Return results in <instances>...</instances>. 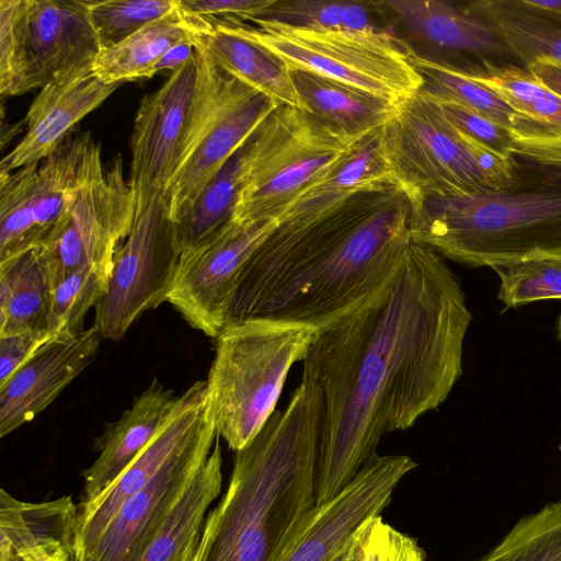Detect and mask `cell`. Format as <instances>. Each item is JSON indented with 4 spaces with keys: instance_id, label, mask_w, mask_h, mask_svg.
<instances>
[{
    "instance_id": "1",
    "label": "cell",
    "mask_w": 561,
    "mask_h": 561,
    "mask_svg": "<svg viewBox=\"0 0 561 561\" xmlns=\"http://www.w3.org/2000/svg\"><path fill=\"white\" fill-rule=\"evenodd\" d=\"M471 320L456 274L412 241L378 291L318 329L301 378L321 398L316 506L352 482L385 435L448 398Z\"/></svg>"
},
{
    "instance_id": "2",
    "label": "cell",
    "mask_w": 561,
    "mask_h": 561,
    "mask_svg": "<svg viewBox=\"0 0 561 561\" xmlns=\"http://www.w3.org/2000/svg\"><path fill=\"white\" fill-rule=\"evenodd\" d=\"M410 218L405 193L389 186L279 225L242 267L226 325L256 318L325 325L393 276L412 242Z\"/></svg>"
},
{
    "instance_id": "3",
    "label": "cell",
    "mask_w": 561,
    "mask_h": 561,
    "mask_svg": "<svg viewBox=\"0 0 561 561\" xmlns=\"http://www.w3.org/2000/svg\"><path fill=\"white\" fill-rule=\"evenodd\" d=\"M320 425V393L301 380L287 407L236 451L193 561H276L316 507Z\"/></svg>"
},
{
    "instance_id": "4",
    "label": "cell",
    "mask_w": 561,
    "mask_h": 561,
    "mask_svg": "<svg viewBox=\"0 0 561 561\" xmlns=\"http://www.w3.org/2000/svg\"><path fill=\"white\" fill-rule=\"evenodd\" d=\"M411 240L470 267L561 254V171L537 185L425 199Z\"/></svg>"
},
{
    "instance_id": "5",
    "label": "cell",
    "mask_w": 561,
    "mask_h": 561,
    "mask_svg": "<svg viewBox=\"0 0 561 561\" xmlns=\"http://www.w3.org/2000/svg\"><path fill=\"white\" fill-rule=\"evenodd\" d=\"M382 156L411 210L428 198L469 196L520 185L515 159L461 135L421 90L401 101L379 129Z\"/></svg>"
},
{
    "instance_id": "6",
    "label": "cell",
    "mask_w": 561,
    "mask_h": 561,
    "mask_svg": "<svg viewBox=\"0 0 561 561\" xmlns=\"http://www.w3.org/2000/svg\"><path fill=\"white\" fill-rule=\"evenodd\" d=\"M318 328L268 319L227 324L206 380L217 434L234 453L261 431L290 368L302 362Z\"/></svg>"
},
{
    "instance_id": "7",
    "label": "cell",
    "mask_w": 561,
    "mask_h": 561,
    "mask_svg": "<svg viewBox=\"0 0 561 561\" xmlns=\"http://www.w3.org/2000/svg\"><path fill=\"white\" fill-rule=\"evenodd\" d=\"M365 137L348 136L305 110L278 105L241 148L243 179L232 222L278 220L301 191Z\"/></svg>"
},
{
    "instance_id": "8",
    "label": "cell",
    "mask_w": 561,
    "mask_h": 561,
    "mask_svg": "<svg viewBox=\"0 0 561 561\" xmlns=\"http://www.w3.org/2000/svg\"><path fill=\"white\" fill-rule=\"evenodd\" d=\"M209 19L264 47L288 70L311 71L396 105L423 87L421 75L387 28L311 30L273 21H254L252 26L231 19Z\"/></svg>"
},
{
    "instance_id": "9",
    "label": "cell",
    "mask_w": 561,
    "mask_h": 561,
    "mask_svg": "<svg viewBox=\"0 0 561 561\" xmlns=\"http://www.w3.org/2000/svg\"><path fill=\"white\" fill-rule=\"evenodd\" d=\"M201 65L175 171L164 192L173 222L187 213L209 180L278 106L216 65Z\"/></svg>"
},
{
    "instance_id": "10",
    "label": "cell",
    "mask_w": 561,
    "mask_h": 561,
    "mask_svg": "<svg viewBox=\"0 0 561 561\" xmlns=\"http://www.w3.org/2000/svg\"><path fill=\"white\" fill-rule=\"evenodd\" d=\"M84 0H0V94L19 96L93 62Z\"/></svg>"
},
{
    "instance_id": "11",
    "label": "cell",
    "mask_w": 561,
    "mask_h": 561,
    "mask_svg": "<svg viewBox=\"0 0 561 561\" xmlns=\"http://www.w3.org/2000/svg\"><path fill=\"white\" fill-rule=\"evenodd\" d=\"M104 168L93 136L71 131L42 161L0 173V262L38 249L73 196Z\"/></svg>"
},
{
    "instance_id": "12",
    "label": "cell",
    "mask_w": 561,
    "mask_h": 561,
    "mask_svg": "<svg viewBox=\"0 0 561 561\" xmlns=\"http://www.w3.org/2000/svg\"><path fill=\"white\" fill-rule=\"evenodd\" d=\"M181 250L164 194L136 205L131 230L117 248L106 291L95 307L103 339L118 341L147 310L168 301Z\"/></svg>"
},
{
    "instance_id": "13",
    "label": "cell",
    "mask_w": 561,
    "mask_h": 561,
    "mask_svg": "<svg viewBox=\"0 0 561 561\" xmlns=\"http://www.w3.org/2000/svg\"><path fill=\"white\" fill-rule=\"evenodd\" d=\"M135 214V196L124 178L122 158L116 156L96 180L73 196L37 249L53 289L84 266L111 272L114 254L129 234Z\"/></svg>"
},
{
    "instance_id": "14",
    "label": "cell",
    "mask_w": 561,
    "mask_h": 561,
    "mask_svg": "<svg viewBox=\"0 0 561 561\" xmlns=\"http://www.w3.org/2000/svg\"><path fill=\"white\" fill-rule=\"evenodd\" d=\"M369 2L401 46L422 58L469 73H480L491 66L522 67L497 33L463 3L445 0Z\"/></svg>"
},
{
    "instance_id": "15",
    "label": "cell",
    "mask_w": 561,
    "mask_h": 561,
    "mask_svg": "<svg viewBox=\"0 0 561 561\" xmlns=\"http://www.w3.org/2000/svg\"><path fill=\"white\" fill-rule=\"evenodd\" d=\"M217 435L210 412L156 476L122 504L77 561H138L210 454Z\"/></svg>"
},
{
    "instance_id": "16",
    "label": "cell",
    "mask_w": 561,
    "mask_h": 561,
    "mask_svg": "<svg viewBox=\"0 0 561 561\" xmlns=\"http://www.w3.org/2000/svg\"><path fill=\"white\" fill-rule=\"evenodd\" d=\"M278 226L277 219L231 222L210 241L182 253L168 302L192 328L217 339L242 267Z\"/></svg>"
},
{
    "instance_id": "17",
    "label": "cell",
    "mask_w": 561,
    "mask_h": 561,
    "mask_svg": "<svg viewBox=\"0 0 561 561\" xmlns=\"http://www.w3.org/2000/svg\"><path fill=\"white\" fill-rule=\"evenodd\" d=\"M199 64L193 57L171 72L136 112L131 135L128 184L136 205L164 194L178 161L196 93Z\"/></svg>"
},
{
    "instance_id": "18",
    "label": "cell",
    "mask_w": 561,
    "mask_h": 561,
    "mask_svg": "<svg viewBox=\"0 0 561 561\" xmlns=\"http://www.w3.org/2000/svg\"><path fill=\"white\" fill-rule=\"evenodd\" d=\"M416 466L407 455H376L340 493L313 508L276 561H331L362 525L381 515Z\"/></svg>"
},
{
    "instance_id": "19",
    "label": "cell",
    "mask_w": 561,
    "mask_h": 561,
    "mask_svg": "<svg viewBox=\"0 0 561 561\" xmlns=\"http://www.w3.org/2000/svg\"><path fill=\"white\" fill-rule=\"evenodd\" d=\"M210 412L206 380L195 381L178 397L173 410L139 456L96 497L78 505L77 556L100 537L122 504L156 476Z\"/></svg>"
},
{
    "instance_id": "20",
    "label": "cell",
    "mask_w": 561,
    "mask_h": 561,
    "mask_svg": "<svg viewBox=\"0 0 561 561\" xmlns=\"http://www.w3.org/2000/svg\"><path fill=\"white\" fill-rule=\"evenodd\" d=\"M99 325L45 343L0 386V436L31 422L95 358L101 340Z\"/></svg>"
},
{
    "instance_id": "21",
    "label": "cell",
    "mask_w": 561,
    "mask_h": 561,
    "mask_svg": "<svg viewBox=\"0 0 561 561\" xmlns=\"http://www.w3.org/2000/svg\"><path fill=\"white\" fill-rule=\"evenodd\" d=\"M122 83H106L93 71V62L79 66L41 89L31 103L22 139L0 162V173L39 162L50 154L89 113Z\"/></svg>"
},
{
    "instance_id": "22",
    "label": "cell",
    "mask_w": 561,
    "mask_h": 561,
    "mask_svg": "<svg viewBox=\"0 0 561 561\" xmlns=\"http://www.w3.org/2000/svg\"><path fill=\"white\" fill-rule=\"evenodd\" d=\"M178 397L157 378L115 422L95 439L96 459L82 472L81 504L104 491L139 456L160 430Z\"/></svg>"
},
{
    "instance_id": "23",
    "label": "cell",
    "mask_w": 561,
    "mask_h": 561,
    "mask_svg": "<svg viewBox=\"0 0 561 561\" xmlns=\"http://www.w3.org/2000/svg\"><path fill=\"white\" fill-rule=\"evenodd\" d=\"M79 508L70 495L44 502L0 490V561H44L76 552Z\"/></svg>"
},
{
    "instance_id": "24",
    "label": "cell",
    "mask_w": 561,
    "mask_h": 561,
    "mask_svg": "<svg viewBox=\"0 0 561 561\" xmlns=\"http://www.w3.org/2000/svg\"><path fill=\"white\" fill-rule=\"evenodd\" d=\"M379 129L301 191L278 218L279 225L317 218L358 192L398 186L380 149Z\"/></svg>"
},
{
    "instance_id": "25",
    "label": "cell",
    "mask_w": 561,
    "mask_h": 561,
    "mask_svg": "<svg viewBox=\"0 0 561 561\" xmlns=\"http://www.w3.org/2000/svg\"><path fill=\"white\" fill-rule=\"evenodd\" d=\"M209 27L208 19L188 14L178 4L122 43L102 48L93 61V71L106 83L151 78L153 67L170 48L181 43L194 45Z\"/></svg>"
},
{
    "instance_id": "26",
    "label": "cell",
    "mask_w": 561,
    "mask_h": 561,
    "mask_svg": "<svg viewBox=\"0 0 561 561\" xmlns=\"http://www.w3.org/2000/svg\"><path fill=\"white\" fill-rule=\"evenodd\" d=\"M221 486L222 453L217 435L210 454L138 561H193L207 513Z\"/></svg>"
},
{
    "instance_id": "27",
    "label": "cell",
    "mask_w": 561,
    "mask_h": 561,
    "mask_svg": "<svg viewBox=\"0 0 561 561\" xmlns=\"http://www.w3.org/2000/svg\"><path fill=\"white\" fill-rule=\"evenodd\" d=\"M208 20L210 27L196 38L194 46L204 48L228 75L278 105L305 110L290 71L277 57L214 19Z\"/></svg>"
},
{
    "instance_id": "28",
    "label": "cell",
    "mask_w": 561,
    "mask_h": 561,
    "mask_svg": "<svg viewBox=\"0 0 561 561\" xmlns=\"http://www.w3.org/2000/svg\"><path fill=\"white\" fill-rule=\"evenodd\" d=\"M307 112L353 137L379 129L396 104L331 78L300 69L289 70Z\"/></svg>"
},
{
    "instance_id": "29",
    "label": "cell",
    "mask_w": 561,
    "mask_h": 561,
    "mask_svg": "<svg viewBox=\"0 0 561 561\" xmlns=\"http://www.w3.org/2000/svg\"><path fill=\"white\" fill-rule=\"evenodd\" d=\"M51 291L37 249L0 262V337L47 331Z\"/></svg>"
},
{
    "instance_id": "30",
    "label": "cell",
    "mask_w": 561,
    "mask_h": 561,
    "mask_svg": "<svg viewBox=\"0 0 561 561\" xmlns=\"http://www.w3.org/2000/svg\"><path fill=\"white\" fill-rule=\"evenodd\" d=\"M463 4L497 33L522 67L539 57L561 62V24L530 9L523 0H478Z\"/></svg>"
},
{
    "instance_id": "31",
    "label": "cell",
    "mask_w": 561,
    "mask_h": 561,
    "mask_svg": "<svg viewBox=\"0 0 561 561\" xmlns=\"http://www.w3.org/2000/svg\"><path fill=\"white\" fill-rule=\"evenodd\" d=\"M241 148L209 180L187 213L174 222L181 254L199 248L231 225L243 179Z\"/></svg>"
},
{
    "instance_id": "32",
    "label": "cell",
    "mask_w": 561,
    "mask_h": 561,
    "mask_svg": "<svg viewBox=\"0 0 561 561\" xmlns=\"http://www.w3.org/2000/svg\"><path fill=\"white\" fill-rule=\"evenodd\" d=\"M469 75L504 101L527 124L525 129L561 133V94L526 68L491 66Z\"/></svg>"
},
{
    "instance_id": "33",
    "label": "cell",
    "mask_w": 561,
    "mask_h": 561,
    "mask_svg": "<svg viewBox=\"0 0 561 561\" xmlns=\"http://www.w3.org/2000/svg\"><path fill=\"white\" fill-rule=\"evenodd\" d=\"M405 53L423 79L421 91L428 96L463 105L511 130L527 127L504 101L467 71Z\"/></svg>"
},
{
    "instance_id": "34",
    "label": "cell",
    "mask_w": 561,
    "mask_h": 561,
    "mask_svg": "<svg viewBox=\"0 0 561 561\" xmlns=\"http://www.w3.org/2000/svg\"><path fill=\"white\" fill-rule=\"evenodd\" d=\"M369 1L274 0L254 21H273L311 30H381Z\"/></svg>"
},
{
    "instance_id": "35",
    "label": "cell",
    "mask_w": 561,
    "mask_h": 561,
    "mask_svg": "<svg viewBox=\"0 0 561 561\" xmlns=\"http://www.w3.org/2000/svg\"><path fill=\"white\" fill-rule=\"evenodd\" d=\"M480 561H561V500L522 517Z\"/></svg>"
},
{
    "instance_id": "36",
    "label": "cell",
    "mask_w": 561,
    "mask_h": 561,
    "mask_svg": "<svg viewBox=\"0 0 561 561\" xmlns=\"http://www.w3.org/2000/svg\"><path fill=\"white\" fill-rule=\"evenodd\" d=\"M500 278L499 299L508 308L561 299V254H537L493 265Z\"/></svg>"
},
{
    "instance_id": "37",
    "label": "cell",
    "mask_w": 561,
    "mask_h": 561,
    "mask_svg": "<svg viewBox=\"0 0 561 561\" xmlns=\"http://www.w3.org/2000/svg\"><path fill=\"white\" fill-rule=\"evenodd\" d=\"M110 274L108 270L99 266H84L53 289L47 319V331L53 337L84 330V317L103 298Z\"/></svg>"
},
{
    "instance_id": "38",
    "label": "cell",
    "mask_w": 561,
    "mask_h": 561,
    "mask_svg": "<svg viewBox=\"0 0 561 561\" xmlns=\"http://www.w3.org/2000/svg\"><path fill=\"white\" fill-rule=\"evenodd\" d=\"M84 4L102 49L167 15L178 7V0H84Z\"/></svg>"
},
{
    "instance_id": "39",
    "label": "cell",
    "mask_w": 561,
    "mask_h": 561,
    "mask_svg": "<svg viewBox=\"0 0 561 561\" xmlns=\"http://www.w3.org/2000/svg\"><path fill=\"white\" fill-rule=\"evenodd\" d=\"M428 98L448 124L461 135L490 152L505 159H514L511 129L453 101Z\"/></svg>"
},
{
    "instance_id": "40",
    "label": "cell",
    "mask_w": 561,
    "mask_h": 561,
    "mask_svg": "<svg viewBox=\"0 0 561 561\" xmlns=\"http://www.w3.org/2000/svg\"><path fill=\"white\" fill-rule=\"evenodd\" d=\"M360 561H426L415 538L386 523L381 515L369 526Z\"/></svg>"
},
{
    "instance_id": "41",
    "label": "cell",
    "mask_w": 561,
    "mask_h": 561,
    "mask_svg": "<svg viewBox=\"0 0 561 561\" xmlns=\"http://www.w3.org/2000/svg\"><path fill=\"white\" fill-rule=\"evenodd\" d=\"M511 135L514 156L561 171V133L528 128Z\"/></svg>"
},
{
    "instance_id": "42",
    "label": "cell",
    "mask_w": 561,
    "mask_h": 561,
    "mask_svg": "<svg viewBox=\"0 0 561 561\" xmlns=\"http://www.w3.org/2000/svg\"><path fill=\"white\" fill-rule=\"evenodd\" d=\"M274 0H178L184 12L202 18L231 19L240 22L252 20Z\"/></svg>"
},
{
    "instance_id": "43",
    "label": "cell",
    "mask_w": 561,
    "mask_h": 561,
    "mask_svg": "<svg viewBox=\"0 0 561 561\" xmlns=\"http://www.w3.org/2000/svg\"><path fill=\"white\" fill-rule=\"evenodd\" d=\"M50 339L53 336L48 331L24 332L0 337V386Z\"/></svg>"
},
{
    "instance_id": "44",
    "label": "cell",
    "mask_w": 561,
    "mask_h": 561,
    "mask_svg": "<svg viewBox=\"0 0 561 561\" xmlns=\"http://www.w3.org/2000/svg\"><path fill=\"white\" fill-rule=\"evenodd\" d=\"M194 53L195 47L192 43H181L173 46L156 64L152 75L178 70L193 57Z\"/></svg>"
},
{
    "instance_id": "45",
    "label": "cell",
    "mask_w": 561,
    "mask_h": 561,
    "mask_svg": "<svg viewBox=\"0 0 561 561\" xmlns=\"http://www.w3.org/2000/svg\"><path fill=\"white\" fill-rule=\"evenodd\" d=\"M374 518L362 525L356 533L345 542V545L336 552L331 561H360L363 549L370 523Z\"/></svg>"
},
{
    "instance_id": "46",
    "label": "cell",
    "mask_w": 561,
    "mask_h": 561,
    "mask_svg": "<svg viewBox=\"0 0 561 561\" xmlns=\"http://www.w3.org/2000/svg\"><path fill=\"white\" fill-rule=\"evenodd\" d=\"M530 9L561 24V0H523Z\"/></svg>"
},
{
    "instance_id": "47",
    "label": "cell",
    "mask_w": 561,
    "mask_h": 561,
    "mask_svg": "<svg viewBox=\"0 0 561 561\" xmlns=\"http://www.w3.org/2000/svg\"><path fill=\"white\" fill-rule=\"evenodd\" d=\"M8 130L1 129V148L3 149L5 144L13 138L14 135L20 133V123L18 125L8 124Z\"/></svg>"
},
{
    "instance_id": "48",
    "label": "cell",
    "mask_w": 561,
    "mask_h": 561,
    "mask_svg": "<svg viewBox=\"0 0 561 561\" xmlns=\"http://www.w3.org/2000/svg\"><path fill=\"white\" fill-rule=\"evenodd\" d=\"M557 335L558 340L561 342V316H559L557 320Z\"/></svg>"
}]
</instances>
